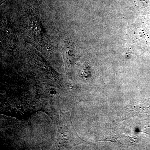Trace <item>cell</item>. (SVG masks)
Segmentation results:
<instances>
[{
  "label": "cell",
  "instance_id": "1",
  "mask_svg": "<svg viewBox=\"0 0 150 150\" xmlns=\"http://www.w3.org/2000/svg\"><path fill=\"white\" fill-rule=\"evenodd\" d=\"M150 109V98L144 100L139 104L132 108L131 115H136L148 111Z\"/></svg>",
  "mask_w": 150,
  "mask_h": 150
}]
</instances>
